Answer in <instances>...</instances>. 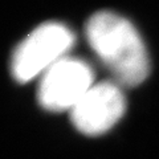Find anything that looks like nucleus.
<instances>
[{"mask_svg": "<svg viewBox=\"0 0 159 159\" xmlns=\"http://www.w3.org/2000/svg\"><path fill=\"white\" fill-rule=\"evenodd\" d=\"M86 37L118 84L135 86L146 80L150 70L147 51L129 20L111 12H98L86 24Z\"/></svg>", "mask_w": 159, "mask_h": 159, "instance_id": "nucleus-1", "label": "nucleus"}, {"mask_svg": "<svg viewBox=\"0 0 159 159\" xmlns=\"http://www.w3.org/2000/svg\"><path fill=\"white\" fill-rule=\"evenodd\" d=\"M74 43L72 31L64 24L47 23L36 28L19 44L12 57V74L19 82L43 76L66 57Z\"/></svg>", "mask_w": 159, "mask_h": 159, "instance_id": "nucleus-2", "label": "nucleus"}, {"mask_svg": "<svg viewBox=\"0 0 159 159\" xmlns=\"http://www.w3.org/2000/svg\"><path fill=\"white\" fill-rule=\"evenodd\" d=\"M93 85L90 66L82 60L66 56L41 76L37 98L45 110L70 111Z\"/></svg>", "mask_w": 159, "mask_h": 159, "instance_id": "nucleus-3", "label": "nucleus"}, {"mask_svg": "<svg viewBox=\"0 0 159 159\" xmlns=\"http://www.w3.org/2000/svg\"><path fill=\"white\" fill-rule=\"evenodd\" d=\"M125 96L119 85L103 81L89 89L70 110V117L80 133L97 137L110 130L125 114Z\"/></svg>", "mask_w": 159, "mask_h": 159, "instance_id": "nucleus-4", "label": "nucleus"}]
</instances>
